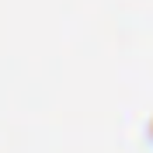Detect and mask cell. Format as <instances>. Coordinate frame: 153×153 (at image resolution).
I'll use <instances>...</instances> for the list:
<instances>
[]
</instances>
